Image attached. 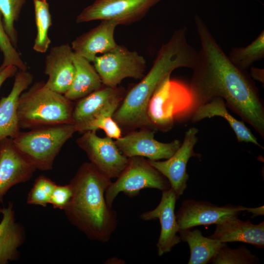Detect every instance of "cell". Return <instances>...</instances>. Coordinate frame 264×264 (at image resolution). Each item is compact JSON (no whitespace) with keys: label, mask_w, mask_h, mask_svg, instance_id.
I'll return each instance as SVG.
<instances>
[{"label":"cell","mask_w":264,"mask_h":264,"mask_svg":"<svg viewBox=\"0 0 264 264\" xmlns=\"http://www.w3.org/2000/svg\"><path fill=\"white\" fill-rule=\"evenodd\" d=\"M194 22L200 42L188 86L192 97L187 118L199 106L216 97L264 138V106L252 78L236 66L217 43L204 21L196 15Z\"/></svg>","instance_id":"1"},{"label":"cell","mask_w":264,"mask_h":264,"mask_svg":"<svg viewBox=\"0 0 264 264\" xmlns=\"http://www.w3.org/2000/svg\"><path fill=\"white\" fill-rule=\"evenodd\" d=\"M187 31L186 27H183L174 32L169 41L160 48L148 73L125 95L113 116L121 129L154 130L148 118L147 110L156 88L175 69H193L197 62L198 52L188 43Z\"/></svg>","instance_id":"2"},{"label":"cell","mask_w":264,"mask_h":264,"mask_svg":"<svg viewBox=\"0 0 264 264\" xmlns=\"http://www.w3.org/2000/svg\"><path fill=\"white\" fill-rule=\"evenodd\" d=\"M111 182L90 162L84 163L69 183L72 196L63 210L71 223L88 239L102 243L110 241L118 224L117 213L105 197Z\"/></svg>","instance_id":"3"},{"label":"cell","mask_w":264,"mask_h":264,"mask_svg":"<svg viewBox=\"0 0 264 264\" xmlns=\"http://www.w3.org/2000/svg\"><path fill=\"white\" fill-rule=\"evenodd\" d=\"M74 105L64 94L46 87L44 82H36L19 97L17 112L20 129L73 124Z\"/></svg>","instance_id":"4"},{"label":"cell","mask_w":264,"mask_h":264,"mask_svg":"<svg viewBox=\"0 0 264 264\" xmlns=\"http://www.w3.org/2000/svg\"><path fill=\"white\" fill-rule=\"evenodd\" d=\"M77 132L73 124L30 129L12 139L18 150L36 170L49 171L63 145Z\"/></svg>","instance_id":"5"},{"label":"cell","mask_w":264,"mask_h":264,"mask_svg":"<svg viewBox=\"0 0 264 264\" xmlns=\"http://www.w3.org/2000/svg\"><path fill=\"white\" fill-rule=\"evenodd\" d=\"M167 75L158 85L148 103V118L155 130H170L174 122L187 118L192 97L188 86Z\"/></svg>","instance_id":"6"},{"label":"cell","mask_w":264,"mask_h":264,"mask_svg":"<svg viewBox=\"0 0 264 264\" xmlns=\"http://www.w3.org/2000/svg\"><path fill=\"white\" fill-rule=\"evenodd\" d=\"M146 188L163 191L171 188V186L168 179L152 166L148 160L140 156L131 157L117 179L107 188L105 197L108 204L112 207L120 193L133 198Z\"/></svg>","instance_id":"7"},{"label":"cell","mask_w":264,"mask_h":264,"mask_svg":"<svg viewBox=\"0 0 264 264\" xmlns=\"http://www.w3.org/2000/svg\"><path fill=\"white\" fill-rule=\"evenodd\" d=\"M92 62L103 84L110 87H117L126 78L141 79L146 67L143 56L119 45L97 56Z\"/></svg>","instance_id":"8"},{"label":"cell","mask_w":264,"mask_h":264,"mask_svg":"<svg viewBox=\"0 0 264 264\" xmlns=\"http://www.w3.org/2000/svg\"><path fill=\"white\" fill-rule=\"evenodd\" d=\"M161 0H95L77 16V23L95 20L112 21L119 24L139 21Z\"/></svg>","instance_id":"9"},{"label":"cell","mask_w":264,"mask_h":264,"mask_svg":"<svg viewBox=\"0 0 264 264\" xmlns=\"http://www.w3.org/2000/svg\"><path fill=\"white\" fill-rule=\"evenodd\" d=\"M96 132H84L76 143L100 172L110 179L117 178L125 168L128 158L121 153L112 138L100 137Z\"/></svg>","instance_id":"10"},{"label":"cell","mask_w":264,"mask_h":264,"mask_svg":"<svg viewBox=\"0 0 264 264\" xmlns=\"http://www.w3.org/2000/svg\"><path fill=\"white\" fill-rule=\"evenodd\" d=\"M198 132L195 127L190 128L185 133L183 142L170 158L164 161L148 160L151 165L168 179L177 199L187 186L188 161L191 157L197 156L194 148L198 140Z\"/></svg>","instance_id":"11"},{"label":"cell","mask_w":264,"mask_h":264,"mask_svg":"<svg viewBox=\"0 0 264 264\" xmlns=\"http://www.w3.org/2000/svg\"><path fill=\"white\" fill-rule=\"evenodd\" d=\"M154 130L143 128L122 136L114 142L121 153L128 158L140 156L150 160L167 159L175 153L181 143L177 139L169 143L159 142L154 138Z\"/></svg>","instance_id":"12"},{"label":"cell","mask_w":264,"mask_h":264,"mask_svg":"<svg viewBox=\"0 0 264 264\" xmlns=\"http://www.w3.org/2000/svg\"><path fill=\"white\" fill-rule=\"evenodd\" d=\"M246 207L226 205L219 206L207 201L185 199L176 213L179 230L198 225L216 224L242 211Z\"/></svg>","instance_id":"13"},{"label":"cell","mask_w":264,"mask_h":264,"mask_svg":"<svg viewBox=\"0 0 264 264\" xmlns=\"http://www.w3.org/2000/svg\"><path fill=\"white\" fill-rule=\"evenodd\" d=\"M177 199L174 190L171 188L162 191L158 205L154 209L142 213L140 218L144 220L158 219L160 224V235L156 243L159 256L169 252L181 241L178 235L179 227L175 212Z\"/></svg>","instance_id":"14"},{"label":"cell","mask_w":264,"mask_h":264,"mask_svg":"<svg viewBox=\"0 0 264 264\" xmlns=\"http://www.w3.org/2000/svg\"><path fill=\"white\" fill-rule=\"evenodd\" d=\"M36 168L18 150L12 139L0 141V204L4 196L13 186L29 180Z\"/></svg>","instance_id":"15"},{"label":"cell","mask_w":264,"mask_h":264,"mask_svg":"<svg viewBox=\"0 0 264 264\" xmlns=\"http://www.w3.org/2000/svg\"><path fill=\"white\" fill-rule=\"evenodd\" d=\"M73 51L67 44L52 47L46 56L44 73L48 76L47 88L64 94L68 90L75 74Z\"/></svg>","instance_id":"16"},{"label":"cell","mask_w":264,"mask_h":264,"mask_svg":"<svg viewBox=\"0 0 264 264\" xmlns=\"http://www.w3.org/2000/svg\"><path fill=\"white\" fill-rule=\"evenodd\" d=\"M118 24L112 21H101L96 27L77 37L71 43L73 51L92 62L97 55L104 54L117 45L114 34Z\"/></svg>","instance_id":"17"},{"label":"cell","mask_w":264,"mask_h":264,"mask_svg":"<svg viewBox=\"0 0 264 264\" xmlns=\"http://www.w3.org/2000/svg\"><path fill=\"white\" fill-rule=\"evenodd\" d=\"M12 89L0 100V141L15 138L20 132L18 118V103L22 93L32 83L33 75L27 70H18L15 75Z\"/></svg>","instance_id":"18"},{"label":"cell","mask_w":264,"mask_h":264,"mask_svg":"<svg viewBox=\"0 0 264 264\" xmlns=\"http://www.w3.org/2000/svg\"><path fill=\"white\" fill-rule=\"evenodd\" d=\"M239 215L230 216L216 224L209 238L221 242H241L258 248L264 247V222L253 224L241 220Z\"/></svg>","instance_id":"19"},{"label":"cell","mask_w":264,"mask_h":264,"mask_svg":"<svg viewBox=\"0 0 264 264\" xmlns=\"http://www.w3.org/2000/svg\"><path fill=\"white\" fill-rule=\"evenodd\" d=\"M125 93L123 88L104 86L77 100L74 105L73 124L83 123L116 103H121Z\"/></svg>","instance_id":"20"},{"label":"cell","mask_w":264,"mask_h":264,"mask_svg":"<svg viewBox=\"0 0 264 264\" xmlns=\"http://www.w3.org/2000/svg\"><path fill=\"white\" fill-rule=\"evenodd\" d=\"M2 218L0 222V264H7L17 260L19 248L24 241L23 228L16 221L13 203L0 208Z\"/></svg>","instance_id":"21"},{"label":"cell","mask_w":264,"mask_h":264,"mask_svg":"<svg viewBox=\"0 0 264 264\" xmlns=\"http://www.w3.org/2000/svg\"><path fill=\"white\" fill-rule=\"evenodd\" d=\"M215 116L221 117L226 120L235 132L238 142L252 143L263 148L243 122L237 120L228 112L225 101L221 97H214L209 102L199 106L190 118L192 122H197L205 118Z\"/></svg>","instance_id":"22"},{"label":"cell","mask_w":264,"mask_h":264,"mask_svg":"<svg viewBox=\"0 0 264 264\" xmlns=\"http://www.w3.org/2000/svg\"><path fill=\"white\" fill-rule=\"evenodd\" d=\"M73 60L75 68L74 77L69 88L64 94L71 101H77L104 85L91 62L74 52Z\"/></svg>","instance_id":"23"},{"label":"cell","mask_w":264,"mask_h":264,"mask_svg":"<svg viewBox=\"0 0 264 264\" xmlns=\"http://www.w3.org/2000/svg\"><path fill=\"white\" fill-rule=\"evenodd\" d=\"M181 240L188 243L190 250L188 264H206L225 243L211 238L204 237L198 229L178 231Z\"/></svg>","instance_id":"24"},{"label":"cell","mask_w":264,"mask_h":264,"mask_svg":"<svg viewBox=\"0 0 264 264\" xmlns=\"http://www.w3.org/2000/svg\"><path fill=\"white\" fill-rule=\"evenodd\" d=\"M121 103H116L95 114L87 121L74 125L77 132L103 130L107 136L117 139L122 136L121 129L113 116Z\"/></svg>","instance_id":"25"},{"label":"cell","mask_w":264,"mask_h":264,"mask_svg":"<svg viewBox=\"0 0 264 264\" xmlns=\"http://www.w3.org/2000/svg\"><path fill=\"white\" fill-rule=\"evenodd\" d=\"M36 26V36L33 48L36 52L47 51L51 43L48 31L52 24L49 6L46 0H33Z\"/></svg>","instance_id":"26"},{"label":"cell","mask_w":264,"mask_h":264,"mask_svg":"<svg viewBox=\"0 0 264 264\" xmlns=\"http://www.w3.org/2000/svg\"><path fill=\"white\" fill-rule=\"evenodd\" d=\"M228 57L238 68L246 71L255 62L264 58V31L246 46L232 48Z\"/></svg>","instance_id":"27"},{"label":"cell","mask_w":264,"mask_h":264,"mask_svg":"<svg viewBox=\"0 0 264 264\" xmlns=\"http://www.w3.org/2000/svg\"><path fill=\"white\" fill-rule=\"evenodd\" d=\"M213 264H254L259 258L245 246L231 248L226 243L217 252L210 261Z\"/></svg>","instance_id":"28"},{"label":"cell","mask_w":264,"mask_h":264,"mask_svg":"<svg viewBox=\"0 0 264 264\" xmlns=\"http://www.w3.org/2000/svg\"><path fill=\"white\" fill-rule=\"evenodd\" d=\"M26 0H0V12L2 16L4 29L14 46L18 42L15 23L18 21L22 9Z\"/></svg>","instance_id":"29"},{"label":"cell","mask_w":264,"mask_h":264,"mask_svg":"<svg viewBox=\"0 0 264 264\" xmlns=\"http://www.w3.org/2000/svg\"><path fill=\"white\" fill-rule=\"evenodd\" d=\"M0 50L3 56V62L0 66V71L10 65L15 66L20 70H27L26 65L21 58L4 29L2 16L0 12Z\"/></svg>","instance_id":"30"},{"label":"cell","mask_w":264,"mask_h":264,"mask_svg":"<svg viewBox=\"0 0 264 264\" xmlns=\"http://www.w3.org/2000/svg\"><path fill=\"white\" fill-rule=\"evenodd\" d=\"M57 184L49 178L40 176L35 180L27 197L29 204L46 207L49 204L52 193Z\"/></svg>","instance_id":"31"},{"label":"cell","mask_w":264,"mask_h":264,"mask_svg":"<svg viewBox=\"0 0 264 264\" xmlns=\"http://www.w3.org/2000/svg\"><path fill=\"white\" fill-rule=\"evenodd\" d=\"M72 196L70 183L64 185L57 184L51 195L49 204L53 208L64 210L69 202Z\"/></svg>","instance_id":"32"},{"label":"cell","mask_w":264,"mask_h":264,"mask_svg":"<svg viewBox=\"0 0 264 264\" xmlns=\"http://www.w3.org/2000/svg\"><path fill=\"white\" fill-rule=\"evenodd\" d=\"M18 70L15 66L10 65L0 71V88L6 80L15 75Z\"/></svg>","instance_id":"33"},{"label":"cell","mask_w":264,"mask_h":264,"mask_svg":"<svg viewBox=\"0 0 264 264\" xmlns=\"http://www.w3.org/2000/svg\"><path fill=\"white\" fill-rule=\"evenodd\" d=\"M250 77L264 84V69L256 67H251Z\"/></svg>","instance_id":"34"},{"label":"cell","mask_w":264,"mask_h":264,"mask_svg":"<svg viewBox=\"0 0 264 264\" xmlns=\"http://www.w3.org/2000/svg\"><path fill=\"white\" fill-rule=\"evenodd\" d=\"M246 211L251 213L253 217L258 216H263L264 215V207L263 205L254 208L247 207Z\"/></svg>","instance_id":"35"}]
</instances>
